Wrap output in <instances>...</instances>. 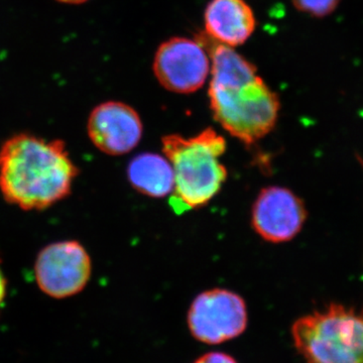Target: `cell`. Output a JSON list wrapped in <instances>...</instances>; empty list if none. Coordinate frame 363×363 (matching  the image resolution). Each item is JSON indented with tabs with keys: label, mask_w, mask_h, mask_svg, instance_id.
Here are the masks:
<instances>
[{
	"label": "cell",
	"mask_w": 363,
	"mask_h": 363,
	"mask_svg": "<svg viewBox=\"0 0 363 363\" xmlns=\"http://www.w3.org/2000/svg\"><path fill=\"white\" fill-rule=\"evenodd\" d=\"M208 96L217 123L245 145L269 135L278 121V94L257 75L250 62L211 72Z\"/></svg>",
	"instance_id": "cell-2"
},
{
	"label": "cell",
	"mask_w": 363,
	"mask_h": 363,
	"mask_svg": "<svg viewBox=\"0 0 363 363\" xmlns=\"http://www.w3.org/2000/svg\"><path fill=\"white\" fill-rule=\"evenodd\" d=\"M130 185L140 194L164 198L174 192L175 175L166 157L143 152L131 160L128 167Z\"/></svg>",
	"instance_id": "cell-11"
},
{
	"label": "cell",
	"mask_w": 363,
	"mask_h": 363,
	"mask_svg": "<svg viewBox=\"0 0 363 363\" xmlns=\"http://www.w3.org/2000/svg\"><path fill=\"white\" fill-rule=\"evenodd\" d=\"M207 35L228 47L245 44L255 32V13L243 0H211L204 16Z\"/></svg>",
	"instance_id": "cell-10"
},
{
	"label": "cell",
	"mask_w": 363,
	"mask_h": 363,
	"mask_svg": "<svg viewBox=\"0 0 363 363\" xmlns=\"http://www.w3.org/2000/svg\"><path fill=\"white\" fill-rule=\"evenodd\" d=\"M162 145L175 175L174 208L198 209L211 201L227 179V169L220 160L226 152L223 136L209 128L192 138L162 136Z\"/></svg>",
	"instance_id": "cell-3"
},
{
	"label": "cell",
	"mask_w": 363,
	"mask_h": 363,
	"mask_svg": "<svg viewBox=\"0 0 363 363\" xmlns=\"http://www.w3.org/2000/svg\"><path fill=\"white\" fill-rule=\"evenodd\" d=\"M193 363H238L235 358L220 351H212L198 357Z\"/></svg>",
	"instance_id": "cell-13"
},
{
	"label": "cell",
	"mask_w": 363,
	"mask_h": 363,
	"mask_svg": "<svg viewBox=\"0 0 363 363\" xmlns=\"http://www.w3.org/2000/svg\"><path fill=\"white\" fill-rule=\"evenodd\" d=\"M92 264L81 243L66 240L40 250L35 276L40 290L52 298L71 297L83 291L89 281Z\"/></svg>",
	"instance_id": "cell-6"
},
{
	"label": "cell",
	"mask_w": 363,
	"mask_h": 363,
	"mask_svg": "<svg viewBox=\"0 0 363 363\" xmlns=\"http://www.w3.org/2000/svg\"><path fill=\"white\" fill-rule=\"evenodd\" d=\"M187 323L191 335L199 342L209 345L227 342L247 330V306L233 291L211 289L193 300Z\"/></svg>",
	"instance_id": "cell-5"
},
{
	"label": "cell",
	"mask_w": 363,
	"mask_h": 363,
	"mask_svg": "<svg viewBox=\"0 0 363 363\" xmlns=\"http://www.w3.org/2000/svg\"><path fill=\"white\" fill-rule=\"evenodd\" d=\"M87 130L98 150L111 156H123L140 143L143 126L140 114L130 105L107 101L91 111Z\"/></svg>",
	"instance_id": "cell-9"
},
{
	"label": "cell",
	"mask_w": 363,
	"mask_h": 363,
	"mask_svg": "<svg viewBox=\"0 0 363 363\" xmlns=\"http://www.w3.org/2000/svg\"><path fill=\"white\" fill-rule=\"evenodd\" d=\"M152 68L164 89L180 94L199 90L211 71L205 48L198 40L180 37L160 45Z\"/></svg>",
	"instance_id": "cell-7"
},
{
	"label": "cell",
	"mask_w": 363,
	"mask_h": 363,
	"mask_svg": "<svg viewBox=\"0 0 363 363\" xmlns=\"http://www.w3.org/2000/svg\"><path fill=\"white\" fill-rule=\"evenodd\" d=\"M291 333L306 363H363V311L332 304L298 318Z\"/></svg>",
	"instance_id": "cell-4"
},
{
	"label": "cell",
	"mask_w": 363,
	"mask_h": 363,
	"mask_svg": "<svg viewBox=\"0 0 363 363\" xmlns=\"http://www.w3.org/2000/svg\"><path fill=\"white\" fill-rule=\"evenodd\" d=\"M79 169L66 143L18 133L0 147V192L23 210H43L70 194Z\"/></svg>",
	"instance_id": "cell-1"
},
{
	"label": "cell",
	"mask_w": 363,
	"mask_h": 363,
	"mask_svg": "<svg viewBox=\"0 0 363 363\" xmlns=\"http://www.w3.org/2000/svg\"><path fill=\"white\" fill-rule=\"evenodd\" d=\"M0 264H1V260H0ZM6 279L4 277V272H2L1 266H0V307H1L4 298H6Z\"/></svg>",
	"instance_id": "cell-14"
},
{
	"label": "cell",
	"mask_w": 363,
	"mask_h": 363,
	"mask_svg": "<svg viewBox=\"0 0 363 363\" xmlns=\"http://www.w3.org/2000/svg\"><path fill=\"white\" fill-rule=\"evenodd\" d=\"M307 218L302 200L289 189H262L252 208V225L262 240L272 243L292 240Z\"/></svg>",
	"instance_id": "cell-8"
},
{
	"label": "cell",
	"mask_w": 363,
	"mask_h": 363,
	"mask_svg": "<svg viewBox=\"0 0 363 363\" xmlns=\"http://www.w3.org/2000/svg\"><path fill=\"white\" fill-rule=\"evenodd\" d=\"M57 1L63 2L67 4H81L88 1V0H57Z\"/></svg>",
	"instance_id": "cell-15"
},
{
	"label": "cell",
	"mask_w": 363,
	"mask_h": 363,
	"mask_svg": "<svg viewBox=\"0 0 363 363\" xmlns=\"http://www.w3.org/2000/svg\"><path fill=\"white\" fill-rule=\"evenodd\" d=\"M300 13L315 18H324L337 9L341 0H292Z\"/></svg>",
	"instance_id": "cell-12"
}]
</instances>
